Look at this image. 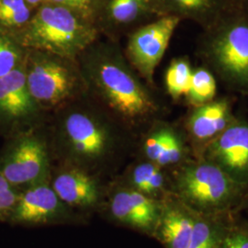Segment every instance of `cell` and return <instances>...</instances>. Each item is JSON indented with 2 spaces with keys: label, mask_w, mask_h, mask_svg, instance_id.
<instances>
[{
  "label": "cell",
  "mask_w": 248,
  "mask_h": 248,
  "mask_svg": "<svg viewBox=\"0 0 248 248\" xmlns=\"http://www.w3.org/2000/svg\"><path fill=\"white\" fill-rule=\"evenodd\" d=\"M52 170L49 145L34 133L19 135L0 159V175L19 190L49 181Z\"/></svg>",
  "instance_id": "3"
},
{
  "label": "cell",
  "mask_w": 248,
  "mask_h": 248,
  "mask_svg": "<svg viewBox=\"0 0 248 248\" xmlns=\"http://www.w3.org/2000/svg\"><path fill=\"white\" fill-rule=\"evenodd\" d=\"M216 94V82L213 75L206 69L192 72L187 96L189 101L199 107L213 100Z\"/></svg>",
  "instance_id": "21"
},
{
  "label": "cell",
  "mask_w": 248,
  "mask_h": 248,
  "mask_svg": "<svg viewBox=\"0 0 248 248\" xmlns=\"http://www.w3.org/2000/svg\"><path fill=\"white\" fill-rule=\"evenodd\" d=\"M192 72L188 62L184 60H177L170 64L166 74V86L173 98L187 94Z\"/></svg>",
  "instance_id": "22"
},
{
  "label": "cell",
  "mask_w": 248,
  "mask_h": 248,
  "mask_svg": "<svg viewBox=\"0 0 248 248\" xmlns=\"http://www.w3.org/2000/svg\"><path fill=\"white\" fill-rule=\"evenodd\" d=\"M34 10L26 0H0V30L21 31Z\"/></svg>",
  "instance_id": "20"
},
{
  "label": "cell",
  "mask_w": 248,
  "mask_h": 248,
  "mask_svg": "<svg viewBox=\"0 0 248 248\" xmlns=\"http://www.w3.org/2000/svg\"><path fill=\"white\" fill-rule=\"evenodd\" d=\"M57 196L74 211L86 215L98 213L106 194L98 175L70 165L52 170L49 180Z\"/></svg>",
  "instance_id": "8"
},
{
  "label": "cell",
  "mask_w": 248,
  "mask_h": 248,
  "mask_svg": "<svg viewBox=\"0 0 248 248\" xmlns=\"http://www.w3.org/2000/svg\"><path fill=\"white\" fill-rule=\"evenodd\" d=\"M161 2L168 14L198 19L213 18L221 12L223 6V0H161Z\"/></svg>",
  "instance_id": "19"
},
{
  "label": "cell",
  "mask_w": 248,
  "mask_h": 248,
  "mask_svg": "<svg viewBox=\"0 0 248 248\" xmlns=\"http://www.w3.org/2000/svg\"><path fill=\"white\" fill-rule=\"evenodd\" d=\"M222 248H248V237L245 235H234L225 240Z\"/></svg>",
  "instance_id": "27"
},
{
  "label": "cell",
  "mask_w": 248,
  "mask_h": 248,
  "mask_svg": "<svg viewBox=\"0 0 248 248\" xmlns=\"http://www.w3.org/2000/svg\"><path fill=\"white\" fill-rule=\"evenodd\" d=\"M119 181L144 195L163 201L161 196L166 191V177L162 168L150 161L134 166L125 178Z\"/></svg>",
  "instance_id": "18"
},
{
  "label": "cell",
  "mask_w": 248,
  "mask_h": 248,
  "mask_svg": "<svg viewBox=\"0 0 248 248\" xmlns=\"http://www.w3.org/2000/svg\"><path fill=\"white\" fill-rule=\"evenodd\" d=\"M161 208L162 201L114 181L107 186L104 202L98 213L116 225L154 233Z\"/></svg>",
  "instance_id": "6"
},
{
  "label": "cell",
  "mask_w": 248,
  "mask_h": 248,
  "mask_svg": "<svg viewBox=\"0 0 248 248\" xmlns=\"http://www.w3.org/2000/svg\"><path fill=\"white\" fill-rule=\"evenodd\" d=\"M165 15L169 14L161 0H101L95 25L122 28Z\"/></svg>",
  "instance_id": "14"
},
{
  "label": "cell",
  "mask_w": 248,
  "mask_h": 248,
  "mask_svg": "<svg viewBox=\"0 0 248 248\" xmlns=\"http://www.w3.org/2000/svg\"><path fill=\"white\" fill-rule=\"evenodd\" d=\"M37 105L28 89L26 71L21 65L0 78V121H27L35 114Z\"/></svg>",
  "instance_id": "13"
},
{
  "label": "cell",
  "mask_w": 248,
  "mask_h": 248,
  "mask_svg": "<svg viewBox=\"0 0 248 248\" xmlns=\"http://www.w3.org/2000/svg\"><path fill=\"white\" fill-rule=\"evenodd\" d=\"M100 1L101 0H49L50 3L70 9L80 18L94 25Z\"/></svg>",
  "instance_id": "24"
},
{
  "label": "cell",
  "mask_w": 248,
  "mask_h": 248,
  "mask_svg": "<svg viewBox=\"0 0 248 248\" xmlns=\"http://www.w3.org/2000/svg\"><path fill=\"white\" fill-rule=\"evenodd\" d=\"M193 225L194 219L182 207L163 200L159 219L153 234L166 248H187Z\"/></svg>",
  "instance_id": "15"
},
{
  "label": "cell",
  "mask_w": 248,
  "mask_h": 248,
  "mask_svg": "<svg viewBox=\"0 0 248 248\" xmlns=\"http://www.w3.org/2000/svg\"><path fill=\"white\" fill-rule=\"evenodd\" d=\"M25 71L28 89L37 103H58L69 97L75 89L73 73L52 56L39 54Z\"/></svg>",
  "instance_id": "10"
},
{
  "label": "cell",
  "mask_w": 248,
  "mask_h": 248,
  "mask_svg": "<svg viewBox=\"0 0 248 248\" xmlns=\"http://www.w3.org/2000/svg\"><path fill=\"white\" fill-rule=\"evenodd\" d=\"M213 57L232 80L248 82V21L237 20L225 27L213 45Z\"/></svg>",
  "instance_id": "11"
},
{
  "label": "cell",
  "mask_w": 248,
  "mask_h": 248,
  "mask_svg": "<svg viewBox=\"0 0 248 248\" xmlns=\"http://www.w3.org/2000/svg\"><path fill=\"white\" fill-rule=\"evenodd\" d=\"M27 3L32 7L33 9H37L39 8L40 6H42L43 4H45L47 2H49V0H26Z\"/></svg>",
  "instance_id": "28"
},
{
  "label": "cell",
  "mask_w": 248,
  "mask_h": 248,
  "mask_svg": "<svg viewBox=\"0 0 248 248\" xmlns=\"http://www.w3.org/2000/svg\"><path fill=\"white\" fill-rule=\"evenodd\" d=\"M87 219L88 216L74 211L64 203L49 181L21 189L9 217L14 223L31 227L78 225L86 223Z\"/></svg>",
  "instance_id": "4"
},
{
  "label": "cell",
  "mask_w": 248,
  "mask_h": 248,
  "mask_svg": "<svg viewBox=\"0 0 248 248\" xmlns=\"http://www.w3.org/2000/svg\"><path fill=\"white\" fill-rule=\"evenodd\" d=\"M181 18L169 14L140 27L131 36L128 52L135 67L151 79Z\"/></svg>",
  "instance_id": "9"
},
{
  "label": "cell",
  "mask_w": 248,
  "mask_h": 248,
  "mask_svg": "<svg viewBox=\"0 0 248 248\" xmlns=\"http://www.w3.org/2000/svg\"><path fill=\"white\" fill-rule=\"evenodd\" d=\"M179 195L204 208L226 203L233 194L232 178L213 163L186 167L177 176Z\"/></svg>",
  "instance_id": "7"
},
{
  "label": "cell",
  "mask_w": 248,
  "mask_h": 248,
  "mask_svg": "<svg viewBox=\"0 0 248 248\" xmlns=\"http://www.w3.org/2000/svg\"><path fill=\"white\" fill-rule=\"evenodd\" d=\"M94 78L108 104L125 118L142 117L154 108L146 91L121 62L103 60L97 65Z\"/></svg>",
  "instance_id": "5"
},
{
  "label": "cell",
  "mask_w": 248,
  "mask_h": 248,
  "mask_svg": "<svg viewBox=\"0 0 248 248\" xmlns=\"http://www.w3.org/2000/svg\"><path fill=\"white\" fill-rule=\"evenodd\" d=\"M208 156L232 178L248 179V125H229L213 139Z\"/></svg>",
  "instance_id": "12"
},
{
  "label": "cell",
  "mask_w": 248,
  "mask_h": 248,
  "mask_svg": "<svg viewBox=\"0 0 248 248\" xmlns=\"http://www.w3.org/2000/svg\"><path fill=\"white\" fill-rule=\"evenodd\" d=\"M20 190L16 187L0 190V219H9L18 202Z\"/></svg>",
  "instance_id": "26"
},
{
  "label": "cell",
  "mask_w": 248,
  "mask_h": 248,
  "mask_svg": "<svg viewBox=\"0 0 248 248\" xmlns=\"http://www.w3.org/2000/svg\"><path fill=\"white\" fill-rule=\"evenodd\" d=\"M143 152L148 161L163 168L175 165L181 160L183 144L175 132L160 129L145 139Z\"/></svg>",
  "instance_id": "17"
},
{
  "label": "cell",
  "mask_w": 248,
  "mask_h": 248,
  "mask_svg": "<svg viewBox=\"0 0 248 248\" xmlns=\"http://www.w3.org/2000/svg\"><path fill=\"white\" fill-rule=\"evenodd\" d=\"M230 122V108L226 101L209 102L197 108L189 118L188 126L199 140H209L222 133Z\"/></svg>",
  "instance_id": "16"
},
{
  "label": "cell",
  "mask_w": 248,
  "mask_h": 248,
  "mask_svg": "<svg viewBox=\"0 0 248 248\" xmlns=\"http://www.w3.org/2000/svg\"><path fill=\"white\" fill-rule=\"evenodd\" d=\"M216 234L210 224L194 220L192 234L187 248H216Z\"/></svg>",
  "instance_id": "25"
},
{
  "label": "cell",
  "mask_w": 248,
  "mask_h": 248,
  "mask_svg": "<svg viewBox=\"0 0 248 248\" xmlns=\"http://www.w3.org/2000/svg\"><path fill=\"white\" fill-rule=\"evenodd\" d=\"M22 52L13 39L0 30V78L20 65Z\"/></svg>",
  "instance_id": "23"
},
{
  "label": "cell",
  "mask_w": 248,
  "mask_h": 248,
  "mask_svg": "<svg viewBox=\"0 0 248 248\" xmlns=\"http://www.w3.org/2000/svg\"><path fill=\"white\" fill-rule=\"evenodd\" d=\"M96 26L62 6L47 2L34 10L21 31L22 45L71 58L95 39Z\"/></svg>",
  "instance_id": "1"
},
{
  "label": "cell",
  "mask_w": 248,
  "mask_h": 248,
  "mask_svg": "<svg viewBox=\"0 0 248 248\" xmlns=\"http://www.w3.org/2000/svg\"><path fill=\"white\" fill-rule=\"evenodd\" d=\"M116 145L115 133L97 118L84 112L67 116L58 138L63 164L95 175L115 155Z\"/></svg>",
  "instance_id": "2"
}]
</instances>
